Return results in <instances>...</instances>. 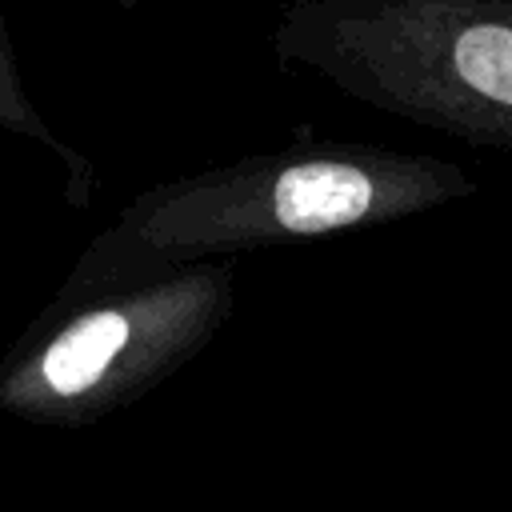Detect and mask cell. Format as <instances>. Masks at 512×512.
I'll return each mask as SVG.
<instances>
[{
    "mask_svg": "<svg viewBox=\"0 0 512 512\" xmlns=\"http://www.w3.org/2000/svg\"><path fill=\"white\" fill-rule=\"evenodd\" d=\"M276 52L380 104L512 132V0H288Z\"/></svg>",
    "mask_w": 512,
    "mask_h": 512,
    "instance_id": "1",
    "label": "cell"
},
{
    "mask_svg": "<svg viewBox=\"0 0 512 512\" xmlns=\"http://www.w3.org/2000/svg\"><path fill=\"white\" fill-rule=\"evenodd\" d=\"M272 216L288 232H324L360 220L380 188L352 160H300L272 180Z\"/></svg>",
    "mask_w": 512,
    "mask_h": 512,
    "instance_id": "2",
    "label": "cell"
},
{
    "mask_svg": "<svg viewBox=\"0 0 512 512\" xmlns=\"http://www.w3.org/2000/svg\"><path fill=\"white\" fill-rule=\"evenodd\" d=\"M124 340H128V320L124 316L92 312V316L76 320L72 328H64L48 344V352L40 360V372H44L52 392L76 396V392H84L100 380V372L112 364V356L124 348Z\"/></svg>",
    "mask_w": 512,
    "mask_h": 512,
    "instance_id": "3",
    "label": "cell"
},
{
    "mask_svg": "<svg viewBox=\"0 0 512 512\" xmlns=\"http://www.w3.org/2000/svg\"><path fill=\"white\" fill-rule=\"evenodd\" d=\"M0 116L16 120V124H28V104H24L20 84H16V64H12V44H8L4 16H0Z\"/></svg>",
    "mask_w": 512,
    "mask_h": 512,
    "instance_id": "4",
    "label": "cell"
}]
</instances>
